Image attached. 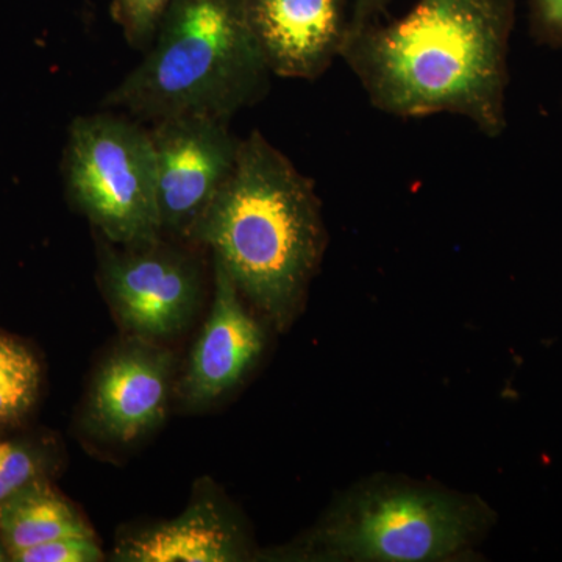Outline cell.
Masks as SVG:
<instances>
[{"label":"cell","mask_w":562,"mask_h":562,"mask_svg":"<svg viewBox=\"0 0 562 562\" xmlns=\"http://www.w3.org/2000/svg\"><path fill=\"white\" fill-rule=\"evenodd\" d=\"M494 514L472 495L373 479L342 494L283 560L436 562L464 557Z\"/></svg>","instance_id":"cell-4"},{"label":"cell","mask_w":562,"mask_h":562,"mask_svg":"<svg viewBox=\"0 0 562 562\" xmlns=\"http://www.w3.org/2000/svg\"><path fill=\"white\" fill-rule=\"evenodd\" d=\"M514 24L516 0H416L397 20L351 31L341 58L376 110L453 114L498 138Z\"/></svg>","instance_id":"cell-1"},{"label":"cell","mask_w":562,"mask_h":562,"mask_svg":"<svg viewBox=\"0 0 562 562\" xmlns=\"http://www.w3.org/2000/svg\"><path fill=\"white\" fill-rule=\"evenodd\" d=\"M241 0H172L143 60L103 99L139 122L205 116L228 122L269 90Z\"/></svg>","instance_id":"cell-3"},{"label":"cell","mask_w":562,"mask_h":562,"mask_svg":"<svg viewBox=\"0 0 562 562\" xmlns=\"http://www.w3.org/2000/svg\"><path fill=\"white\" fill-rule=\"evenodd\" d=\"M157 166L161 236L188 243L210 203L232 176L241 139L228 122L176 116L150 124Z\"/></svg>","instance_id":"cell-7"},{"label":"cell","mask_w":562,"mask_h":562,"mask_svg":"<svg viewBox=\"0 0 562 562\" xmlns=\"http://www.w3.org/2000/svg\"><path fill=\"white\" fill-rule=\"evenodd\" d=\"M40 390L38 358L18 339L0 335V425L24 419L38 401Z\"/></svg>","instance_id":"cell-13"},{"label":"cell","mask_w":562,"mask_h":562,"mask_svg":"<svg viewBox=\"0 0 562 562\" xmlns=\"http://www.w3.org/2000/svg\"><path fill=\"white\" fill-rule=\"evenodd\" d=\"M47 458L25 441H0V505L46 480Z\"/></svg>","instance_id":"cell-14"},{"label":"cell","mask_w":562,"mask_h":562,"mask_svg":"<svg viewBox=\"0 0 562 562\" xmlns=\"http://www.w3.org/2000/svg\"><path fill=\"white\" fill-rule=\"evenodd\" d=\"M532 40L539 46L562 49V0H527Z\"/></svg>","instance_id":"cell-17"},{"label":"cell","mask_w":562,"mask_h":562,"mask_svg":"<svg viewBox=\"0 0 562 562\" xmlns=\"http://www.w3.org/2000/svg\"><path fill=\"white\" fill-rule=\"evenodd\" d=\"M69 536H94V532L46 480L0 505V539L10 553Z\"/></svg>","instance_id":"cell-12"},{"label":"cell","mask_w":562,"mask_h":562,"mask_svg":"<svg viewBox=\"0 0 562 562\" xmlns=\"http://www.w3.org/2000/svg\"><path fill=\"white\" fill-rule=\"evenodd\" d=\"M173 355L131 336L111 351L91 384L87 419L92 432L116 443L138 441L165 420Z\"/></svg>","instance_id":"cell-8"},{"label":"cell","mask_w":562,"mask_h":562,"mask_svg":"<svg viewBox=\"0 0 562 562\" xmlns=\"http://www.w3.org/2000/svg\"><path fill=\"white\" fill-rule=\"evenodd\" d=\"M172 0H111V18L133 49L146 52Z\"/></svg>","instance_id":"cell-15"},{"label":"cell","mask_w":562,"mask_h":562,"mask_svg":"<svg viewBox=\"0 0 562 562\" xmlns=\"http://www.w3.org/2000/svg\"><path fill=\"white\" fill-rule=\"evenodd\" d=\"M63 179L69 201L102 239L132 246L160 238L154 144L139 121L124 113L76 117Z\"/></svg>","instance_id":"cell-5"},{"label":"cell","mask_w":562,"mask_h":562,"mask_svg":"<svg viewBox=\"0 0 562 562\" xmlns=\"http://www.w3.org/2000/svg\"><path fill=\"white\" fill-rule=\"evenodd\" d=\"M249 536L214 492L195 494L176 519L125 536L114 560L124 562H235L249 560Z\"/></svg>","instance_id":"cell-11"},{"label":"cell","mask_w":562,"mask_h":562,"mask_svg":"<svg viewBox=\"0 0 562 562\" xmlns=\"http://www.w3.org/2000/svg\"><path fill=\"white\" fill-rule=\"evenodd\" d=\"M244 18L272 76L316 80L342 57L350 0H241Z\"/></svg>","instance_id":"cell-9"},{"label":"cell","mask_w":562,"mask_h":562,"mask_svg":"<svg viewBox=\"0 0 562 562\" xmlns=\"http://www.w3.org/2000/svg\"><path fill=\"white\" fill-rule=\"evenodd\" d=\"M176 239L132 246L103 239L99 279L114 316L128 335L147 341L180 335L203 294L201 261Z\"/></svg>","instance_id":"cell-6"},{"label":"cell","mask_w":562,"mask_h":562,"mask_svg":"<svg viewBox=\"0 0 562 562\" xmlns=\"http://www.w3.org/2000/svg\"><path fill=\"white\" fill-rule=\"evenodd\" d=\"M188 243L206 247L243 297L284 330L319 268L327 232L313 181L255 131Z\"/></svg>","instance_id":"cell-2"},{"label":"cell","mask_w":562,"mask_h":562,"mask_svg":"<svg viewBox=\"0 0 562 562\" xmlns=\"http://www.w3.org/2000/svg\"><path fill=\"white\" fill-rule=\"evenodd\" d=\"M243 299L227 271L214 261L213 305L179 384L188 406L201 408L217 401L260 360L266 331Z\"/></svg>","instance_id":"cell-10"},{"label":"cell","mask_w":562,"mask_h":562,"mask_svg":"<svg viewBox=\"0 0 562 562\" xmlns=\"http://www.w3.org/2000/svg\"><path fill=\"white\" fill-rule=\"evenodd\" d=\"M11 561L9 549H7L5 543L0 539V562Z\"/></svg>","instance_id":"cell-19"},{"label":"cell","mask_w":562,"mask_h":562,"mask_svg":"<svg viewBox=\"0 0 562 562\" xmlns=\"http://www.w3.org/2000/svg\"><path fill=\"white\" fill-rule=\"evenodd\" d=\"M13 562H98L103 552L94 536H69L10 553Z\"/></svg>","instance_id":"cell-16"},{"label":"cell","mask_w":562,"mask_h":562,"mask_svg":"<svg viewBox=\"0 0 562 562\" xmlns=\"http://www.w3.org/2000/svg\"><path fill=\"white\" fill-rule=\"evenodd\" d=\"M392 0H350L351 31L364 27L371 22L380 21Z\"/></svg>","instance_id":"cell-18"}]
</instances>
